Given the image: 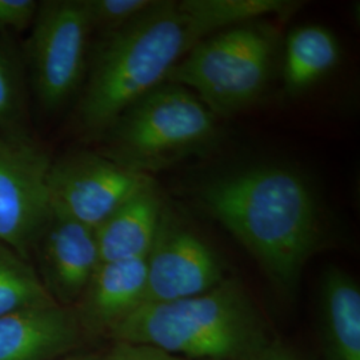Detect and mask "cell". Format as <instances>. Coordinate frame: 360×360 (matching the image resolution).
<instances>
[{"mask_svg": "<svg viewBox=\"0 0 360 360\" xmlns=\"http://www.w3.org/2000/svg\"><path fill=\"white\" fill-rule=\"evenodd\" d=\"M299 6L283 0H155L127 26L101 37L80 89L79 129L99 139L131 104L166 83L200 40Z\"/></svg>", "mask_w": 360, "mask_h": 360, "instance_id": "obj_1", "label": "cell"}, {"mask_svg": "<svg viewBox=\"0 0 360 360\" xmlns=\"http://www.w3.org/2000/svg\"><path fill=\"white\" fill-rule=\"evenodd\" d=\"M198 203L245 245L272 279L291 291L322 238L316 196L299 172L255 166L205 180Z\"/></svg>", "mask_w": 360, "mask_h": 360, "instance_id": "obj_2", "label": "cell"}, {"mask_svg": "<svg viewBox=\"0 0 360 360\" xmlns=\"http://www.w3.org/2000/svg\"><path fill=\"white\" fill-rule=\"evenodd\" d=\"M108 334L190 360H248L267 343L250 296L227 278L200 295L143 303Z\"/></svg>", "mask_w": 360, "mask_h": 360, "instance_id": "obj_3", "label": "cell"}, {"mask_svg": "<svg viewBox=\"0 0 360 360\" xmlns=\"http://www.w3.org/2000/svg\"><path fill=\"white\" fill-rule=\"evenodd\" d=\"M219 138L215 115L187 89L163 83L116 119L99 138L101 154L153 176L196 155L206 154Z\"/></svg>", "mask_w": 360, "mask_h": 360, "instance_id": "obj_4", "label": "cell"}, {"mask_svg": "<svg viewBox=\"0 0 360 360\" xmlns=\"http://www.w3.org/2000/svg\"><path fill=\"white\" fill-rule=\"evenodd\" d=\"M278 35L257 20L200 40L168 74L166 83L193 92L214 115L255 103L270 82Z\"/></svg>", "mask_w": 360, "mask_h": 360, "instance_id": "obj_5", "label": "cell"}, {"mask_svg": "<svg viewBox=\"0 0 360 360\" xmlns=\"http://www.w3.org/2000/svg\"><path fill=\"white\" fill-rule=\"evenodd\" d=\"M92 35L84 0L39 1L25 70L40 107L56 111L82 89Z\"/></svg>", "mask_w": 360, "mask_h": 360, "instance_id": "obj_6", "label": "cell"}, {"mask_svg": "<svg viewBox=\"0 0 360 360\" xmlns=\"http://www.w3.org/2000/svg\"><path fill=\"white\" fill-rule=\"evenodd\" d=\"M153 176L124 167L99 151H77L51 162L49 190L55 210L96 230Z\"/></svg>", "mask_w": 360, "mask_h": 360, "instance_id": "obj_7", "label": "cell"}, {"mask_svg": "<svg viewBox=\"0 0 360 360\" xmlns=\"http://www.w3.org/2000/svg\"><path fill=\"white\" fill-rule=\"evenodd\" d=\"M50 166L51 159L31 139L0 135V242L30 262L51 217Z\"/></svg>", "mask_w": 360, "mask_h": 360, "instance_id": "obj_8", "label": "cell"}, {"mask_svg": "<svg viewBox=\"0 0 360 360\" xmlns=\"http://www.w3.org/2000/svg\"><path fill=\"white\" fill-rule=\"evenodd\" d=\"M147 262L144 303L200 295L221 283L224 266L217 251L165 205Z\"/></svg>", "mask_w": 360, "mask_h": 360, "instance_id": "obj_9", "label": "cell"}, {"mask_svg": "<svg viewBox=\"0 0 360 360\" xmlns=\"http://www.w3.org/2000/svg\"><path fill=\"white\" fill-rule=\"evenodd\" d=\"M32 259L47 292L65 307L80 299L102 262L95 230L53 207L34 245Z\"/></svg>", "mask_w": 360, "mask_h": 360, "instance_id": "obj_10", "label": "cell"}, {"mask_svg": "<svg viewBox=\"0 0 360 360\" xmlns=\"http://www.w3.org/2000/svg\"><path fill=\"white\" fill-rule=\"evenodd\" d=\"M80 324L75 311L59 303L0 316V360H52L75 347Z\"/></svg>", "mask_w": 360, "mask_h": 360, "instance_id": "obj_11", "label": "cell"}, {"mask_svg": "<svg viewBox=\"0 0 360 360\" xmlns=\"http://www.w3.org/2000/svg\"><path fill=\"white\" fill-rule=\"evenodd\" d=\"M146 284V257L101 262L77 300L79 324L110 333L144 303Z\"/></svg>", "mask_w": 360, "mask_h": 360, "instance_id": "obj_12", "label": "cell"}, {"mask_svg": "<svg viewBox=\"0 0 360 360\" xmlns=\"http://www.w3.org/2000/svg\"><path fill=\"white\" fill-rule=\"evenodd\" d=\"M165 207L156 184L135 195L103 221L95 236L102 262L147 257Z\"/></svg>", "mask_w": 360, "mask_h": 360, "instance_id": "obj_13", "label": "cell"}, {"mask_svg": "<svg viewBox=\"0 0 360 360\" xmlns=\"http://www.w3.org/2000/svg\"><path fill=\"white\" fill-rule=\"evenodd\" d=\"M284 89L299 95L327 77L340 60V44L334 34L318 25L296 27L284 47Z\"/></svg>", "mask_w": 360, "mask_h": 360, "instance_id": "obj_14", "label": "cell"}, {"mask_svg": "<svg viewBox=\"0 0 360 360\" xmlns=\"http://www.w3.org/2000/svg\"><path fill=\"white\" fill-rule=\"evenodd\" d=\"M322 309L335 360H360L359 284L345 271H327L322 285Z\"/></svg>", "mask_w": 360, "mask_h": 360, "instance_id": "obj_15", "label": "cell"}, {"mask_svg": "<svg viewBox=\"0 0 360 360\" xmlns=\"http://www.w3.org/2000/svg\"><path fill=\"white\" fill-rule=\"evenodd\" d=\"M55 303L34 264L0 242V316Z\"/></svg>", "mask_w": 360, "mask_h": 360, "instance_id": "obj_16", "label": "cell"}, {"mask_svg": "<svg viewBox=\"0 0 360 360\" xmlns=\"http://www.w3.org/2000/svg\"><path fill=\"white\" fill-rule=\"evenodd\" d=\"M0 135L31 139L27 132L26 70L4 37H0Z\"/></svg>", "mask_w": 360, "mask_h": 360, "instance_id": "obj_17", "label": "cell"}, {"mask_svg": "<svg viewBox=\"0 0 360 360\" xmlns=\"http://www.w3.org/2000/svg\"><path fill=\"white\" fill-rule=\"evenodd\" d=\"M155 0H84L91 31L101 37L127 26L148 10Z\"/></svg>", "mask_w": 360, "mask_h": 360, "instance_id": "obj_18", "label": "cell"}, {"mask_svg": "<svg viewBox=\"0 0 360 360\" xmlns=\"http://www.w3.org/2000/svg\"><path fill=\"white\" fill-rule=\"evenodd\" d=\"M38 6L35 0H0V37L27 30L35 19Z\"/></svg>", "mask_w": 360, "mask_h": 360, "instance_id": "obj_19", "label": "cell"}, {"mask_svg": "<svg viewBox=\"0 0 360 360\" xmlns=\"http://www.w3.org/2000/svg\"><path fill=\"white\" fill-rule=\"evenodd\" d=\"M103 360H190L181 356L172 355L159 348L115 342V346L111 348Z\"/></svg>", "mask_w": 360, "mask_h": 360, "instance_id": "obj_20", "label": "cell"}, {"mask_svg": "<svg viewBox=\"0 0 360 360\" xmlns=\"http://www.w3.org/2000/svg\"><path fill=\"white\" fill-rule=\"evenodd\" d=\"M248 360H297L291 351L281 345H270L269 342Z\"/></svg>", "mask_w": 360, "mask_h": 360, "instance_id": "obj_21", "label": "cell"}, {"mask_svg": "<svg viewBox=\"0 0 360 360\" xmlns=\"http://www.w3.org/2000/svg\"><path fill=\"white\" fill-rule=\"evenodd\" d=\"M68 360H103V355H83Z\"/></svg>", "mask_w": 360, "mask_h": 360, "instance_id": "obj_22", "label": "cell"}]
</instances>
